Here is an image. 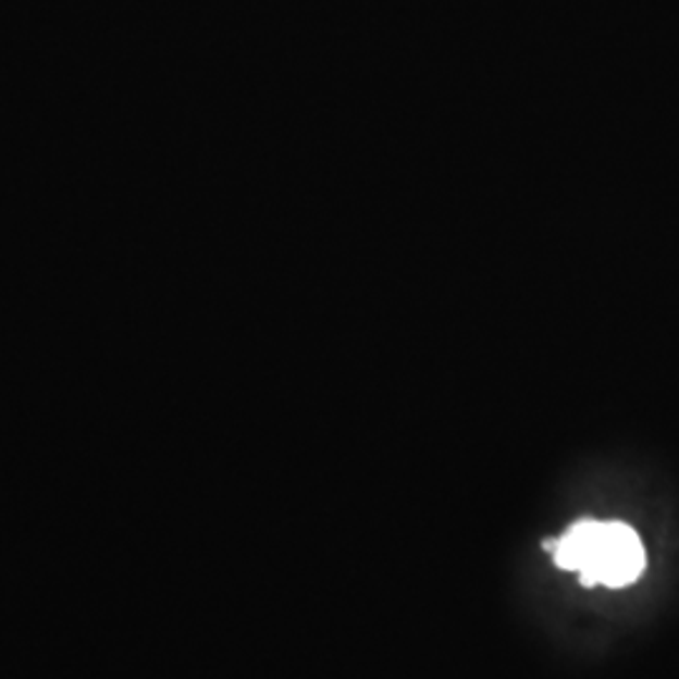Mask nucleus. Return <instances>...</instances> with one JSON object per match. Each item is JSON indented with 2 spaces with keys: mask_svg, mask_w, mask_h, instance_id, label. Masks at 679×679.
I'll return each instance as SVG.
<instances>
[{
  "mask_svg": "<svg viewBox=\"0 0 679 679\" xmlns=\"http://www.w3.org/2000/svg\"><path fill=\"white\" fill-rule=\"evenodd\" d=\"M552 548L556 564L579 571L589 587L621 589L640 579L646 566L642 539L621 521H579Z\"/></svg>",
  "mask_w": 679,
  "mask_h": 679,
  "instance_id": "nucleus-1",
  "label": "nucleus"
}]
</instances>
